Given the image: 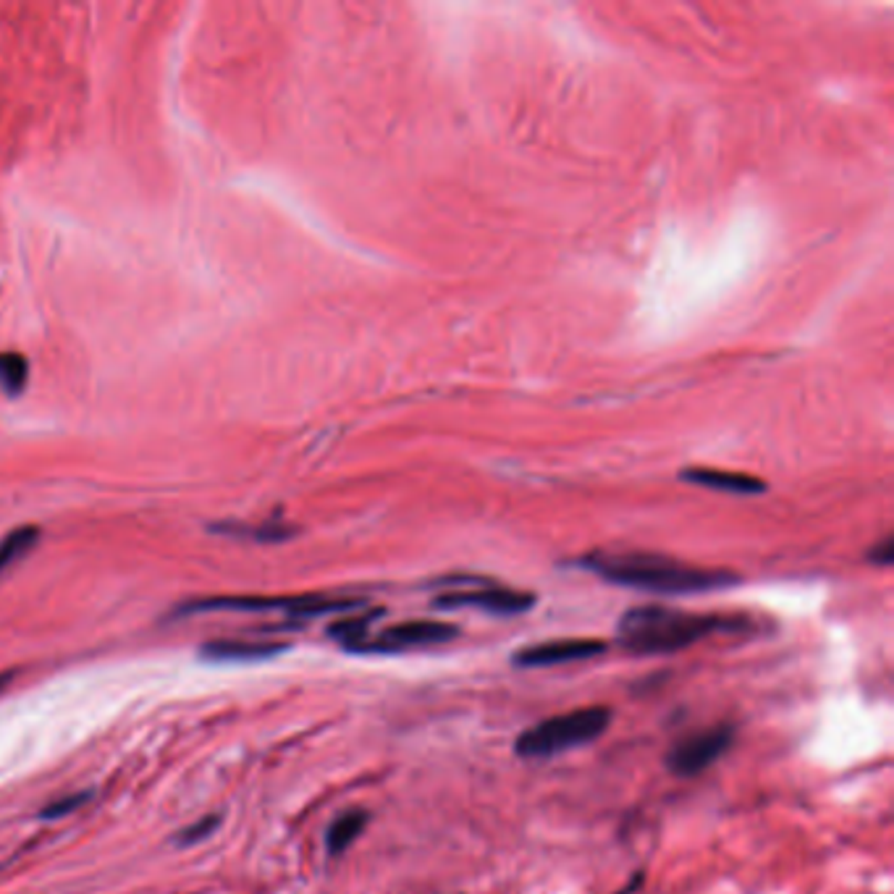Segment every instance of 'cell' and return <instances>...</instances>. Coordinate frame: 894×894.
<instances>
[{"label":"cell","mask_w":894,"mask_h":894,"mask_svg":"<svg viewBox=\"0 0 894 894\" xmlns=\"http://www.w3.org/2000/svg\"><path fill=\"white\" fill-rule=\"evenodd\" d=\"M611 724V708L607 706H588L575 708L567 714L548 716V719L527 727L523 735L514 740V753L523 758H551L561 753L586 748Z\"/></svg>","instance_id":"cell-3"},{"label":"cell","mask_w":894,"mask_h":894,"mask_svg":"<svg viewBox=\"0 0 894 894\" xmlns=\"http://www.w3.org/2000/svg\"><path fill=\"white\" fill-rule=\"evenodd\" d=\"M368 819L370 816L365 811H347L341 813L339 819L328 827L326 832V848L330 855H341L347 853V850L360 840V834L365 832V827H368Z\"/></svg>","instance_id":"cell-12"},{"label":"cell","mask_w":894,"mask_h":894,"mask_svg":"<svg viewBox=\"0 0 894 894\" xmlns=\"http://www.w3.org/2000/svg\"><path fill=\"white\" fill-rule=\"evenodd\" d=\"M90 798H93V792H72V795H66V798L55 800V802H51V806H45V808H42V811H40V819H48V821H53V819H63V816L74 813L76 808H82L84 802H87Z\"/></svg>","instance_id":"cell-16"},{"label":"cell","mask_w":894,"mask_h":894,"mask_svg":"<svg viewBox=\"0 0 894 894\" xmlns=\"http://www.w3.org/2000/svg\"><path fill=\"white\" fill-rule=\"evenodd\" d=\"M460 635V628L449 622H435V619H410V622H399L391 624V628H383L376 635H370L362 640L360 645L351 653H401L410 651V648H422V645H439L449 643Z\"/></svg>","instance_id":"cell-7"},{"label":"cell","mask_w":894,"mask_h":894,"mask_svg":"<svg viewBox=\"0 0 894 894\" xmlns=\"http://www.w3.org/2000/svg\"><path fill=\"white\" fill-rule=\"evenodd\" d=\"M735 743V727L732 724H719V727L701 729L695 735L682 737V740L669 750L666 769L674 777H698L711 769Z\"/></svg>","instance_id":"cell-6"},{"label":"cell","mask_w":894,"mask_h":894,"mask_svg":"<svg viewBox=\"0 0 894 894\" xmlns=\"http://www.w3.org/2000/svg\"><path fill=\"white\" fill-rule=\"evenodd\" d=\"M218 823H221V816H206V819H200L197 823H192V827H187L185 832L176 837V842H179V844H194V842L206 840V837H210L215 832Z\"/></svg>","instance_id":"cell-17"},{"label":"cell","mask_w":894,"mask_h":894,"mask_svg":"<svg viewBox=\"0 0 894 894\" xmlns=\"http://www.w3.org/2000/svg\"><path fill=\"white\" fill-rule=\"evenodd\" d=\"M30 386V360L19 351H0V389L17 399Z\"/></svg>","instance_id":"cell-13"},{"label":"cell","mask_w":894,"mask_h":894,"mask_svg":"<svg viewBox=\"0 0 894 894\" xmlns=\"http://www.w3.org/2000/svg\"><path fill=\"white\" fill-rule=\"evenodd\" d=\"M607 653V643L593 638H565V640H548V643H535L512 653V664L523 669H538V666H556L569 664V661H586L593 656Z\"/></svg>","instance_id":"cell-8"},{"label":"cell","mask_w":894,"mask_h":894,"mask_svg":"<svg viewBox=\"0 0 894 894\" xmlns=\"http://www.w3.org/2000/svg\"><path fill=\"white\" fill-rule=\"evenodd\" d=\"M210 533L227 535V538H242V540H257V544H278V540H288L297 535V527L288 523H260V525H244V523H213Z\"/></svg>","instance_id":"cell-11"},{"label":"cell","mask_w":894,"mask_h":894,"mask_svg":"<svg viewBox=\"0 0 894 894\" xmlns=\"http://www.w3.org/2000/svg\"><path fill=\"white\" fill-rule=\"evenodd\" d=\"M580 567L611 586L659 596L711 593V590L729 588L737 582V575L727 572V569L687 565V561H677L672 556L648 551H593L582 556Z\"/></svg>","instance_id":"cell-1"},{"label":"cell","mask_w":894,"mask_h":894,"mask_svg":"<svg viewBox=\"0 0 894 894\" xmlns=\"http://www.w3.org/2000/svg\"><path fill=\"white\" fill-rule=\"evenodd\" d=\"M435 609H481L494 617H517L535 607V596L485 580H470V588H454L433 598Z\"/></svg>","instance_id":"cell-5"},{"label":"cell","mask_w":894,"mask_h":894,"mask_svg":"<svg viewBox=\"0 0 894 894\" xmlns=\"http://www.w3.org/2000/svg\"><path fill=\"white\" fill-rule=\"evenodd\" d=\"M288 651L286 643L276 640H208L200 645V656L215 664H250V661H267Z\"/></svg>","instance_id":"cell-9"},{"label":"cell","mask_w":894,"mask_h":894,"mask_svg":"<svg viewBox=\"0 0 894 894\" xmlns=\"http://www.w3.org/2000/svg\"><path fill=\"white\" fill-rule=\"evenodd\" d=\"M640 884H643V876L635 874V876L630 879V884H628V886H622V890H619L617 894H632V892H638V886H640Z\"/></svg>","instance_id":"cell-19"},{"label":"cell","mask_w":894,"mask_h":894,"mask_svg":"<svg viewBox=\"0 0 894 894\" xmlns=\"http://www.w3.org/2000/svg\"><path fill=\"white\" fill-rule=\"evenodd\" d=\"M40 527L34 525H24V527H17V530H11L6 535V540L0 544V575L9 569L13 561H19L21 556H27L32 551L34 546H38L40 540Z\"/></svg>","instance_id":"cell-15"},{"label":"cell","mask_w":894,"mask_h":894,"mask_svg":"<svg viewBox=\"0 0 894 894\" xmlns=\"http://www.w3.org/2000/svg\"><path fill=\"white\" fill-rule=\"evenodd\" d=\"M680 477L690 485H698V488H711V491H722V494L753 496V494H764V491H766V483L761 481V477L748 475V473H732V470L687 467V470H682Z\"/></svg>","instance_id":"cell-10"},{"label":"cell","mask_w":894,"mask_h":894,"mask_svg":"<svg viewBox=\"0 0 894 894\" xmlns=\"http://www.w3.org/2000/svg\"><path fill=\"white\" fill-rule=\"evenodd\" d=\"M11 677H13V672H3V674H0V690H6V687H9Z\"/></svg>","instance_id":"cell-20"},{"label":"cell","mask_w":894,"mask_h":894,"mask_svg":"<svg viewBox=\"0 0 894 894\" xmlns=\"http://www.w3.org/2000/svg\"><path fill=\"white\" fill-rule=\"evenodd\" d=\"M743 617L701 614L672 607H635L617 622V643L635 656H666L685 651L716 632H743Z\"/></svg>","instance_id":"cell-2"},{"label":"cell","mask_w":894,"mask_h":894,"mask_svg":"<svg viewBox=\"0 0 894 894\" xmlns=\"http://www.w3.org/2000/svg\"><path fill=\"white\" fill-rule=\"evenodd\" d=\"M381 614H383V611H368V614L339 619V622L330 624L328 635L334 638L336 643H341L344 648H347V651H355V648L370 635L372 622H376V617H381Z\"/></svg>","instance_id":"cell-14"},{"label":"cell","mask_w":894,"mask_h":894,"mask_svg":"<svg viewBox=\"0 0 894 894\" xmlns=\"http://www.w3.org/2000/svg\"><path fill=\"white\" fill-rule=\"evenodd\" d=\"M892 556H894L892 538H884L882 544L874 546V551H871V559H874L876 565H892Z\"/></svg>","instance_id":"cell-18"},{"label":"cell","mask_w":894,"mask_h":894,"mask_svg":"<svg viewBox=\"0 0 894 894\" xmlns=\"http://www.w3.org/2000/svg\"><path fill=\"white\" fill-rule=\"evenodd\" d=\"M362 598H330V596H210L187 601L176 609V617L210 614V611H242V614H265L284 611L288 619H318L326 614H351L362 609Z\"/></svg>","instance_id":"cell-4"}]
</instances>
